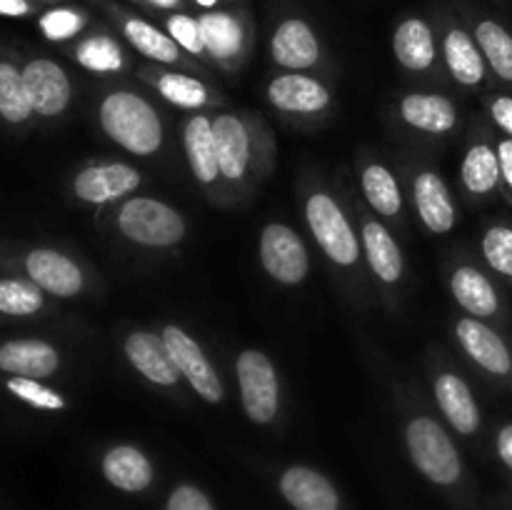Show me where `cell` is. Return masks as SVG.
Listing matches in <instances>:
<instances>
[{
	"mask_svg": "<svg viewBox=\"0 0 512 510\" xmlns=\"http://www.w3.org/2000/svg\"><path fill=\"white\" fill-rule=\"evenodd\" d=\"M105 133L135 155H150L163 143L158 113L135 93H113L100 105Z\"/></svg>",
	"mask_w": 512,
	"mask_h": 510,
	"instance_id": "cell-1",
	"label": "cell"
},
{
	"mask_svg": "<svg viewBox=\"0 0 512 510\" xmlns=\"http://www.w3.org/2000/svg\"><path fill=\"white\" fill-rule=\"evenodd\" d=\"M118 225L123 235L140 245L165 248L183 240L185 223L170 205L153 198H133L120 208Z\"/></svg>",
	"mask_w": 512,
	"mask_h": 510,
	"instance_id": "cell-2",
	"label": "cell"
},
{
	"mask_svg": "<svg viewBox=\"0 0 512 510\" xmlns=\"http://www.w3.org/2000/svg\"><path fill=\"white\" fill-rule=\"evenodd\" d=\"M408 448L413 463L433 483L450 485L460 478L463 465H460L458 450L433 418H415L408 425Z\"/></svg>",
	"mask_w": 512,
	"mask_h": 510,
	"instance_id": "cell-3",
	"label": "cell"
},
{
	"mask_svg": "<svg viewBox=\"0 0 512 510\" xmlns=\"http://www.w3.org/2000/svg\"><path fill=\"white\" fill-rule=\"evenodd\" d=\"M238 380L243 408L253 423H270L278 413V375L268 355L260 350H245L238 358Z\"/></svg>",
	"mask_w": 512,
	"mask_h": 510,
	"instance_id": "cell-4",
	"label": "cell"
},
{
	"mask_svg": "<svg viewBox=\"0 0 512 510\" xmlns=\"http://www.w3.org/2000/svg\"><path fill=\"white\" fill-rule=\"evenodd\" d=\"M305 215H308V225L315 240L328 253L330 260H335L338 265H353L358 260V238H355L343 210L330 195H313L308 200Z\"/></svg>",
	"mask_w": 512,
	"mask_h": 510,
	"instance_id": "cell-5",
	"label": "cell"
},
{
	"mask_svg": "<svg viewBox=\"0 0 512 510\" xmlns=\"http://www.w3.org/2000/svg\"><path fill=\"white\" fill-rule=\"evenodd\" d=\"M260 258L278 283L295 285L308 275V250L288 225H268L260 238Z\"/></svg>",
	"mask_w": 512,
	"mask_h": 510,
	"instance_id": "cell-6",
	"label": "cell"
},
{
	"mask_svg": "<svg viewBox=\"0 0 512 510\" xmlns=\"http://www.w3.org/2000/svg\"><path fill=\"white\" fill-rule=\"evenodd\" d=\"M163 340L168 345L173 360L178 363L180 373L188 378L195 393L203 400H208V403H220L225 393L223 383H220L218 373H215L213 365L208 363L205 353L200 350V345L185 330H180L178 325H168L163 330Z\"/></svg>",
	"mask_w": 512,
	"mask_h": 510,
	"instance_id": "cell-7",
	"label": "cell"
},
{
	"mask_svg": "<svg viewBox=\"0 0 512 510\" xmlns=\"http://www.w3.org/2000/svg\"><path fill=\"white\" fill-rule=\"evenodd\" d=\"M25 90H28L33 113L58 115L70 103V80L58 63L48 58L30 60L23 68Z\"/></svg>",
	"mask_w": 512,
	"mask_h": 510,
	"instance_id": "cell-8",
	"label": "cell"
},
{
	"mask_svg": "<svg viewBox=\"0 0 512 510\" xmlns=\"http://www.w3.org/2000/svg\"><path fill=\"white\" fill-rule=\"evenodd\" d=\"M458 340L465 353L493 375L512 373V353L503 338L480 318H463L458 323Z\"/></svg>",
	"mask_w": 512,
	"mask_h": 510,
	"instance_id": "cell-9",
	"label": "cell"
},
{
	"mask_svg": "<svg viewBox=\"0 0 512 510\" xmlns=\"http://www.w3.org/2000/svg\"><path fill=\"white\" fill-rule=\"evenodd\" d=\"M25 270H28V275L38 288L48 290V293L58 295V298H70V295H75L83 288L80 268L68 255L58 253V250L38 248L28 253Z\"/></svg>",
	"mask_w": 512,
	"mask_h": 510,
	"instance_id": "cell-10",
	"label": "cell"
},
{
	"mask_svg": "<svg viewBox=\"0 0 512 510\" xmlns=\"http://www.w3.org/2000/svg\"><path fill=\"white\" fill-rule=\"evenodd\" d=\"M270 53H273L275 63L283 65V68L305 70L318 63L320 58L318 35L305 20L288 18L275 28L273 40H270Z\"/></svg>",
	"mask_w": 512,
	"mask_h": 510,
	"instance_id": "cell-11",
	"label": "cell"
},
{
	"mask_svg": "<svg viewBox=\"0 0 512 510\" xmlns=\"http://www.w3.org/2000/svg\"><path fill=\"white\" fill-rule=\"evenodd\" d=\"M138 183V170L123 163H110L85 168L75 178L73 188L78 193V198L88 200V203H110V200H118L120 195H128L130 190L138 188Z\"/></svg>",
	"mask_w": 512,
	"mask_h": 510,
	"instance_id": "cell-12",
	"label": "cell"
},
{
	"mask_svg": "<svg viewBox=\"0 0 512 510\" xmlns=\"http://www.w3.org/2000/svg\"><path fill=\"white\" fill-rule=\"evenodd\" d=\"M58 350L43 340H8L0 345V370L23 378H48L58 370Z\"/></svg>",
	"mask_w": 512,
	"mask_h": 510,
	"instance_id": "cell-13",
	"label": "cell"
},
{
	"mask_svg": "<svg viewBox=\"0 0 512 510\" xmlns=\"http://www.w3.org/2000/svg\"><path fill=\"white\" fill-rule=\"evenodd\" d=\"M128 360L145 375L148 380L158 385L178 383L180 368L170 355L163 335L153 333H133L125 343Z\"/></svg>",
	"mask_w": 512,
	"mask_h": 510,
	"instance_id": "cell-14",
	"label": "cell"
},
{
	"mask_svg": "<svg viewBox=\"0 0 512 510\" xmlns=\"http://www.w3.org/2000/svg\"><path fill=\"white\" fill-rule=\"evenodd\" d=\"M280 490L295 510H338V493L315 470L295 465L280 478Z\"/></svg>",
	"mask_w": 512,
	"mask_h": 510,
	"instance_id": "cell-15",
	"label": "cell"
},
{
	"mask_svg": "<svg viewBox=\"0 0 512 510\" xmlns=\"http://www.w3.org/2000/svg\"><path fill=\"white\" fill-rule=\"evenodd\" d=\"M268 95L275 108L288 113H318L330 100L325 85L308 75H280L270 83Z\"/></svg>",
	"mask_w": 512,
	"mask_h": 510,
	"instance_id": "cell-16",
	"label": "cell"
},
{
	"mask_svg": "<svg viewBox=\"0 0 512 510\" xmlns=\"http://www.w3.org/2000/svg\"><path fill=\"white\" fill-rule=\"evenodd\" d=\"M435 398H438L440 408H443L445 418L450 420L458 433L473 435L480 428V410L475 403L473 393H470L468 383L453 373L440 375L435 383Z\"/></svg>",
	"mask_w": 512,
	"mask_h": 510,
	"instance_id": "cell-17",
	"label": "cell"
},
{
	"mask_svg": "<svg viewBox=\"0 0 512 510\" xmlns=\"http://www.w3.org/2000/svg\"><path fill=\"white\" fill-rule=\"evenodd\" d=\"M445 60L453 78L463 85H480L485 80V55L480 50L475 35L455 25L448 30L443 40Z\"/></svg>",
	"mask_w": 512,
	"mask_h": 510,
	"instance_id": "cell-18",
	"label": "cell"
},
{
	"mask_svg": "<svg viewBox=\"0 0 512 510\" xmlns=\"http://www.w3.org/2000/svg\"><path fill=\"white\" fill-rule=\"evenodd\" d=\"M215 148H218V165L225 178H240L248 168L250 143L248 130L235 115H220L213 123Z\"/></svg>",
	"mask_w": 512,
	"mask_h": 510,
	"instance_id": "cell-19",
	"label": "cell"
},
{
	"mask_svg": "<svg viewBox=\"0 0 512 510\" xmlns=\"http://www.w3.org/2000/svg\"><path fill=\"white\" fill-rule=\"evenodd\" d=\"M415 205L433 233H448L455 225V208L448 188L435 173H423L415 180Z\"/></svg>",
	"mask_w": 512,
	"mask_h": 510,
	"instance_id": "cell-20",
	"label": "cell"
},
{
	"mask_svg": "<svg viewBox=\"0 0 512 510\" xmlns=\"http://www.w3.org/2000/svg\"><path fill=\"white\" fill-rule=\"evenodd\" d=\"M450 288H453L455 300L468 310L470 315H478L483 318H493L500 308L498 290L495 285L480 273L478 268H458L450 278Z\"/></svg>",
	"mask_w": 512,
	"mask_h": 510,
	"instance_id": "cell-21",
	"label": "cell"
},
{
	"mask_svg": "<svg viewBox=\"0 0 512 510\" xmlns=\"http://www.w3.org/2000/svg\"><path fill=\"white\" fill-rule=\"evenodd\" d=\"M103 473L115 488L138 493V490L148 488L150 480H153V465L138 448L118 445V448H113L105 455Z\"/></svg>",
	"mask_w": 512,
	"mask_h": 510,
	"instance_id": "cell-22",
	"label": "cell"
},
{
	"mask_svg": "<svg viewBox=\"0 0 512 510\" xmlns=\"http://www.w3.org/2000/svg\"><path fill=\"white\" fill-rule=\"evenodd\" d=\"M393 50L400 63L410 70H425L435 60L433 30L425 20L408 18L398 25L393 35Z\"/></svg>",
	"mask_w": 512,
	"mask_h": 510,
	"instance_id": "cell-23",
	"label": "cell"
},
{
	"mask_svg": "<svg viewBox=\"0 0 512 510\" xmlns=\"http://www.w3.org/2000/svg\"><path fill=\"white\" fill-rule=\"evenodd\" d=\"M185 150H188L190 168L200 183H213L220 173L218 148H215L213 123L203 115H195L185 125Z\"/></svg>",
	"mask_w": 512,
	"mask_h": 510,
	"instance_id": "cell-24",
	"label": "cell"
},
{
	"mask_svg": "<svg viewBox=\"0 0 512 510\" xmlns=\"http://www.w3.org/2000/svg\"><path fill=\"white\" fill-rule=\"evenodd\" d=\"M203 48L215 58H233L243 48V25L233 13L205 10L198 18Z\"/></svg>",
	"mask_w": 512,
	"mask_h": 510,
	"instance_id": "cell-25",
	"label": "cell"
},
{
	"mask_svg": "<svg viewBox=\"0 0 512 510\" xmlns=\"http://www.w3.org/2000/svg\"><path fill=\"white\" fill-rule=\"evenodd\" d=\"M400 113H403V118L410 125L428 130V133H448L455 125V120H458L455 105L448 98H443V95H408L403 105H400Z\"/></svg>",
	"mask_w": 512,
	"mask_h": 510,
	"instance_id": "cell-26",
	"label": "cell"
},
{
	"mask_svg": "<svg viewBox=\"0 0 512 510\" xmlns=\"http://www.w3.org/2000/svg\"><path fill=\"white\" fill-rule=\"evenodd\" d=\"M475 40L485 55V63L498 78L512 83V33L495 18H480L475 23Z\"/></svg>",
	"mask_w": 512,
	"mask_h": 510,
	"instance_id": "cell-27",
	"label": "cell"
},
{
	"mask_svg": "<svg viewBox=\"0 0 512 510\" xmlns=\"http://www.w3.org/2000/svg\"><path fill=\"white\" fill-rule=\"evenodd\" d=\"M363 243L365 253H368V263L375 270V275L385 280V283H395L400 273H403V255H400L393 235L380 223H368L363 228Z\"/></svg>",
	"mask_w": 512,
	"mask_h": 510,
	"instance_id": "cell-28",
	"label": "cell"
},
{
	"mask_svg": "<svg viewBox=\"0 0 512 510\" xmlns=\"http://www.w3.org/2000/svg\"><path fill=\"white\" fill-rule=\"evenodd\" d=\"M123 35L138 53L145 55V58L158 60V63H175V60H178V43H175L168 33H163V30L155 28V25L145 23V20L125 18Z\"/></svg>",
	"mask_w": 512,
	"mask_h": 510,
	"instance_id": "cell-29",
	"label": "cell"
},
{
	"mask_svg": "<svg viewBox=\"0 0 512 510\" xmlns=\"http://www.w3.org/2000/svg\"><path fill=\"white\" fill-rule=\"evenodd\" d=\"M503 180L500 175V160L498 150L490 148V145L478 143L468 150L463 163V183L470 193L485 195L493 193L498 188V183Z\"/></svg>",
	"mask_w": 512,
	"mask_h": 510,
	"instance_id": "cell-30",
	"label": "cell"
},
{
	"mask_svg": "<svg viewBox=\"0 0 512 510\" xmlns=\"http://www.w3.org/2000/svg\"><path fill=\"white\" fill-rule=\"evenodd\" d=\"M33 113L28 90H25L23 70L13 63H0V115L8 123H23Z\"/></svg>",
	"mask_w": 512,
	"mask_h": 510,
	"instance_id": "cell-31",
	"label": "cell"
},
{
	"mask_svg": "<svg viewBox=\"0 0 512 510\" xmlns=\"http://www.w3.org/2000/svg\"><path fill=\"white\" fill-rule=\"evenodd\" d=\"M363 188L368 195V203L378 210L380 215H395L403 205L398 183L383 165H370L363 173Z\"/></svg>",
	"mask_w": 512,
	"mask_h": 510,
	"instance_id": "cell-32",
	"label": "cell"
},
{
	"mask_svg": "<svg viewBox=\"0 0 512 510\" xmlns=\"http://www.w3.org/2000/svg\"><path fill=\"white\" fill-rule=\"evenodd\" d=\"M75 58L83 68L95 70V73H113V70L123 68L120 45L108 35H90V38L80 40Z\"/></svg>",
	"mask_w": 512,
	"mask_h": 510,
	"instance_id": "cell-33",
	"label": "cell"
},
{
	"mask_svg": "<svg viewBox=\"0 0 512 510\" xmlns=\"http://www.w3.org/2000/svg\"><path fill=\"white\" fill-rule=\"evenodd\" d=\"M43 308L40 288L25 280H0V313L33 315Z\"/></svg>",
	"mask_w": 512,
	"mask_h": 510,
	"instance_id": "cell-34",
	"label": "cell"
},
{
	"mask_svg": "<svg viewBox=\"0 0 512 510\" xmlns=\"http://www.w3.org/2000/svg\"><path fill=\"white\" fill-rule=\"evenodd\" d=\"M158 90L165 100L180 108H200L208 100V90L200 80L190 78V75L180 73H165L158 80Z\"/></svg>",
	"mask_w": 512,
	"mask_h": 510,
	"instance_id": "cell-35",
	"label": "cell"
},
{
	"mask_svg": "<svg viewBox=\"0 0 512 510\" xmlns=\"http://www.w3.org/2000/svg\"><path fill=\"white\" fill-rule=\"evenodd\" d=\"M85 13L83 10L68 8V5H60V8H50L40 15L38 25L40 33L48 40H70L73 35H78L85 28Z\"/></svg>",
	"mask_w": 512,
	"mask_h": 510,
	"instance_id": "cell-36",
	"label": "cell"
},
{
	"mask_svg": "<svg viewBox=\"0 0 512 510\" xmlns=\"http://www.w3.org/2000/svg\"><path fill=\"white\" fill-rule=\"evenodd\" d=\"M483 255L495 273L512 278V228L493 225L483 238Z\"/></svg>",
	"mask_w": 512,
	"mask_h": 510,
	"instance_id": "cell-37",
	"label": "cell"
},
{
	"mask_svg": "<svg viewBox=\"0 0 512 510\" xmlns=\"http://www.w3.org/2000/svg\"><path fill=\"white\" fill-rule=\"evenodd\" d=\"M5 385H8L10 393L18 395L20 400H25V403L35 405V408H40V410H60L65 405V400L60 398L55 390L45 388V385L35 378L13 375V378H10Z\"/></svg>",
	"mask_w": 512,
	"mask_h": 510,
	"instance_id": "cell-38",
	"label": "cell"
},
{
	"mask_svg": "<svg viewBox=\"0 0 512 510\" xmlns=\"http://www.w3.org/2000/svg\"><path fill=\"white\" fill-rule=\"evenodd\" d=\"M168 35L178 43V48L188 50V53H203V38H200L198 20L190 18L185 13L168 15Z\"/></svg>",
	"mask_w": 512,
	"mask_h": 510,
	"instance_id": "cell-39",
	"label": "cell"
},
{
	"mask_svg": "<svg viewBox=\"0 0 512 510\" xmlns=\"http://www.w3.org/2000/svg\"><path fill=\"white\" fill-rule=\"evenodd\" d=\"M165 510H213V505L203 490L193 488V485H180L178 490H173Z\"/></svg>",
	"mask_w": 512,
	"mask_h": 510,
	"instance_id": "cell-40",
	"label": "cell"
},
{
	"mask_svg": "<svg viewBox=\"0 0 512 510\" xmlns=\"http://www.w3.org/2000/svg\"><path fill=\"white\" fill-rule=\"evenodd\" d=\"M490 115H493L495 123L505 130L512 138V95H500L490 105Z\"/></svg>",
	"mask_w": 512,
	"mask_h": 510,
	"instance_id": "cell-41",
	"label": "cell"
},
{
	"mask_svg": "<svg viewBox=\"0 0 512 510\" xmlns=\"http://www.w3.org/2000/svg\"><path fill=\"white\" fill-rule=\"evenodd\" d=\"M498 160L503 183L508 185V190L512 193V138H505L498 143Z\"/></svg>",
	"mask_w": 512,
	"mask_h": 510,
	"instance_id": "cell-42",
	"label": "cell"
},
{
	"mask_svg": "<svg viewBox=\"0 0 512 510\" xmlns=\"http://www.w3.org/2000/svg\"><path fill=\"white\" fill-rule=\"evenodd\" d=\"M35 10V3L30 0H0V15L3 18H25Z\"/></svg>",
	"mask_w": 512,
	"mask_h": 510,
	"instance_id": "cell-43",
	"label": "cell"
},
{
	"mask_svg": "<svg viewBox=\"0 0 512 510\" xmlns=\"http://www.w3.org/2000/svg\"><path fill=\"white\" fill-rule=\"evenodd\" d=\"M498 455L505 465L512 470V423L505 425L498 433Z\"/></svg>",
	"mask_w": 512,
	"mask_h": 510,
	"instance_id": "cell-44",
	"label": "cell"
},
{
	"mask_svg": "<svg viewBox=\"0 0 512 510\" xmlns=\"http://www.w3.org/2000/svg\"><path fill=\"white\" fill-rule=\"evenodd\" d=\"M143 3L153 5V8H158V10H178L183 0H143Z\"/></svg>",
	"mask_w": 512,
	"mask_h": 510,
	"instance_id": "cell-45",
	"label": "cell"
},
{
	"mask_svg": "<svg viewBox=\"0 0 512 510\" xmlns=\"http://www.w3.org/2000/svg\"><path fill=\"white\" fill-rule=\"evenodd\" d=\"M193 3L203 10H213L218 5V0H193Z\"/></svg>",
	"mask_w": 512,
	"mask_h": 510,
	"instance_id": "cell-46",
	"label": "cell"
},
{
	"mask_svg": "<svg viewBox=\"0 0 512 510\" xmlns=\"http://www.w3.org/2000/svg\"><path fill=\"white\" fill-rule=\"evenodd\" d=\"M30 3H38V0H30Z\"/></svg>",
	"mask_w": 512,
	"mask_h": 510,
	"instance_id": "cell-47",
	"label": "cell"
}]
</instances>
